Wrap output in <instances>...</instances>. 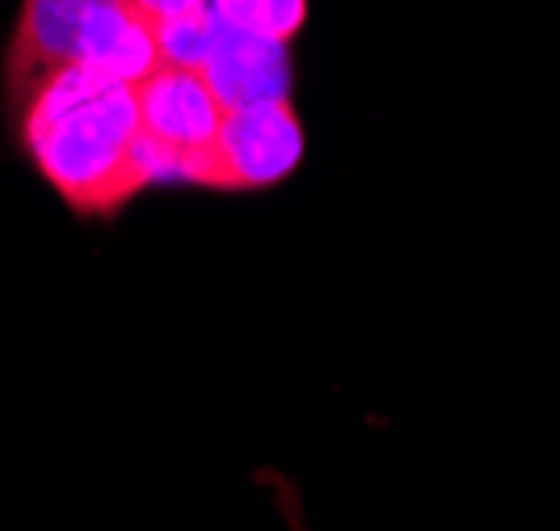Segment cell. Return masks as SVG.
Instances as JSON below:
<instances>
[{
    "instance_id": "6da1fadb",
    "label": "cell",
    "mask_w": 560,
    "mask_h": 531,
    "mask_svg": "<svg viewBox=\"0 0 560 531\" xmlns=\"http://www.w3.org/2000/svg\"><path fill=\"white\" fill-rule=\"evenodd\" d=\"M22 131L34 165L77 211H114L143 191L136 173V89L93 64H68L34 84Z\"/></svg>"
},
{
    "instance_id": "7a4b0ae2",
    "label": "cell",
    "mask_w": 560,
    "mask_h": 531,
    "mask_svg": "<svg viewBox=\"0 0 560 531\" xmlns=\"http://www.w3.org/2000/svg\"><path fill=\"white\" fill-rule=\"evenodd\" d=\"M304 161V123L291 102L224 111L215 140L202 148V186L211 191H266L291 177Z\"/></svg>"
},
{
    "instance_id": "3957f363",
    "label": "cell",
    "mask_w": 560,
    "mask_h": 531,
    "mask_svg": "<svg viewBox=\"0 0 560 531\" xmlns=\"http://www.w3.org/2000/svg\"><path fill=\"white\" fill-rule=\"evenodd\" d=\"M93 9L97 0H22V18L4 51L9 102H26L38 81L68 64H81L84 26Z\"/></svg>"
},
{
    "instance_id": "277c9868",
    "label": "cell",
    "mask_w": 560,
    "mask_h": 531,
    "mask_svg": "<svg viewBox=\"0 0 560 531\" xmlns=\"http://www.w3.org/2000/svg\"><path fill=\"white\" fill-rule=\"evenodd\" d=\"M198 72L207 77L224 111L291 102V81H295L287 43H270V38H257L249 30L228 26L220 13H215L211 47H207V59Z\"/></svg>"
},
{
    "instance_id": "5b68a950",
    "label": "cell",
    "mask_w": 560,
    "mask_h": 531,
    "mask_svg": "<svg viewBox=\"0 0 560 531\" xmlns=\"http://www.w3.org/2000/svg\"><path fill=\"white\" fill-rule=\"evenodd\" d=\"M136 89V106H140L143 136L173 148H207L215 140L220 123H224V106L211 93L207 77L198 68H173L161 64L156 72H148Z\"/></svg>"
},
{
    "instance_id": "8992f818",
    "label": "cell",
    "mask_w": 560,
    "mask_h": 531,
    "mask_svg": "<svg viewBox=\"0 0 560 531\" xmlns=\"http://www.w3.org/2000/svg\"><path fill=\"white\" fill-rule=\"evenodd\" d=\"M84 64L102 68L106 77L122 84L143 81L148 72L161 68L156 51V30L148 18H140L127 0H97L89 26H84Z\"/></svg>"
},
{
    "instance_id": "52a82bcc",
    "label": "cell",
    "mask_w": 560,
    "mask_h": 531,
    "mask_svg": "<svg viewBox=\"0 0 560 531\" xmlns=\"http://www.w3.org/2000/svg\"><path fill=\"white\" fill-rule=\"evenodd\" d=\"M211 9L228 26L249 30L257 38L287 43V47L308 26V0H211Z\"/></svg>"
},
{
    "instance_id": "ba28073f",
    "label": "cell",
    "mask_w": 560,
    "mask_h": 531,
    "mask_svg": "<svg viewBox=\"0 0 560 531\" xmlns=\"http://www.w3.org/2000/svg\"><path fill=\"white\" fill-rule=\"evenodd\" d=\"M156 51H161V64H173V68H202L207 59V47H211V30H215V9L211 0H202L190 13H177L168 22H156Z\"/></svg>"
},
{
    "instance_id": "9c48e42d",
    "label": "cell",
    "mask_w": 560,
    "mask_h": 531,
    "mask_svg": "<svg viewBox=\"0 0 560 531\" xmlns=\"http://www.w3.org/2000/svg\"><path fill=\"white\" fill-rule=\"evenodd\" d=\"M140 18H148L152 26L156 22H168V18H177V13H190V9H198L202 0H127Z\"/></svg>"
}]
</instances>
